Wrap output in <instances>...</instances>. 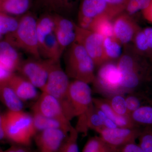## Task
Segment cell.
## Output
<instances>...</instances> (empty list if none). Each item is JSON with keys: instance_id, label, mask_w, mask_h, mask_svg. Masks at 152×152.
<instances>
[{"instance_id": "13", "label": "cell", "mask_w": 152, "mask_h": 152, "mask_svg": "<svg viewBox=\"0 0 152 152\" xmlns=\"http://www.w3.org/2000/svg\"><path fill=\"white\" fill-rule=\"evenodd\" d=\"M54 32L62 54L76 39L75 23L60 14H53Z\"/></svg>"}, {"instance_id": "11", "label": "cell", "mask_w": 152, "mask_h": 152, "mask_svg": "<svg viewBox=\"0 0 152 152\" xmlns=\"http://www.w3.org/2000/svg\"><path fill=\"white\" fill-rule=\"evenodd\" d=\"M33 113L41 114L44 116L56 120L64 126L69 132L73 127L63 111L62 108L56 98L47 93L42 92L33 106Z\"/></svg>"}, {"instance_id": "6", "label": "cell", "mask_w": 152, "mask_h": 152, "mask_svg": "<svg viewBox=\"0 0 152 152\" xmlns=\"http://www.w3.org/2000/svg\"><path fill=\"white\" fill-rule=\"evenodd\" d=\"M37 33L41 58L60 60L62 54L54 32L53 14H45L37 19Z\"/></svg>"}, {"instance_id": "26", "label": "cell", "mask_w": 152, "mask_h": 152, "mask_svg": "<svg viewBox=\"0 0 152 152\" xmlns=\"http://www.w3.org/2000/svg\"><path fill=\"white\" fill-rule=\"evenodd\" d=\"M127 107L130 114L150 102L144 91L132 92L124 95Z\"/></svg>"}, {"instance_id": "20", "label": "cell", "mask_w": 152, "mask_h": 152, "mask_svg": "<svg viewBox=\"0 0 152 152\" xmlns=\"http://www.w3.org/2000/svg\"><path fill=\"white\" fill-rule=\"evenodd\" d=\"M32 0H0V12L10 15L22 16L28 12Z\"/></svg>"}, {"instance_id": "16", "label": "cell", "mask_w": 152, "mask_h": 152, "mask_svg": "<svg viewBox=\"0 0 152 152\" xmlns=\"http://www.w3.org/2000/svg\"><path fill=\"white\" fill-rule=\"evenodd\" d=\"M78 15L92 18L106 15L113 19L118 16L113 9L103 0H83Z\"/></svg>"}, {"instance_id": "17", "label": "cell", "mask_w": 152, "mask_h": 152, "mask_svg": "<svg viewBox=\"0 0 152 152\" xmlns=\"http://www.w3.org/2000/svg\"><path fill=\"white\" fill-rule=\"evenodd\" d=\"M7 83L23 102L38 97L37 88L20 75L13 74Z\"/></svg>"}, {"instance_id": "15", "label": "cell", "mask_w": 152, "mask_h": 152, "mask_svg": "<svg viewBox=\"0 0 152 152\" xmlns=\"http://www.w3.org/2000/svg\"><path fill=\"white\" fill-rule=\"evenodd\" d=\"M117 17L113 22L114 37L122 45L127 46L133 42L140 28L127 14H122Z\"/></svg>"}, {"instance_id": "27", "label": "cell", "mask_w": 152, "mask_h": 152, "mask_svg": "<svg viewBox=\"0 0 152 152\" xmlns=\"http://www.w3.org/2000/svg\"><path fill=\"white\" fill-rule=\"evenodd\" d=\"M19 18L0 12V33L8 34L15 31L19 24Z\"/></svg>"}, {"instance_id": "39", "label": "cell", "mask_w": 152, "mask_h": 152, "mask_svg": "<svg viewBox=\"0 0 152 152\" xmlns=\"http://www.w3.org/2000/svg\"><path fill=\"white\" fill-rule=\"evenodd\" d=\"M54 1V0H36V4L39 7L51 11Z\"/></svg>"}, {"instance_id": "7", "label": "cell", "mask_w": 152, "mask_h": 152, "mask_svg": "<svg viewBox=\"0 0 152 152\" xmlns=\"http://www.w3.org/2000/svg\"><path fill=\"white\" fill-rule=\"evenodd\" d=\"M121 81V75L117 62L108 61L99 67L92 83L96 92L108 99L115 95H125Z\"/></svg>"}, {"instance_id": "21", "label": "cell", "mask_w": 152, "mask_h": 152, "mask_svg": "<svg viewBox=\"0 0 152 152\" xmlns=\"http://www.w3.org/2000/svg\"><path fill=\"white\" fill-rule=\"evenodd\" d=\"M0 101L12 111H23V102L7 83L0 85Z\"/></svg>"}, {"instance_id": "43", "label": "cell", "mask_w": 152, "mask_h": 152, "mask_svg": "<svg viewBox=\"0 0 152 152\" xmlns=\"http://www.w3.org/2000/svg\"><path fill=\"white\" fill-rule=\"evenodd\" d=\"M144 91L150 100L152 102V79L147 85Z\"/></svg>"}, {"instance_id": "23", "label": "cell", "mask_w": 152, "mask_h": 152, "mask_svg": "<svg viewBox=\"0 0 152 152\" xmlns=\"http://www.w3.org/2000/svg\"><path fill=\"white\" fill-rule=\"evenodd\" d=\"M112 19L107 15H104L95 18L93 22L91 31L103 37H114L113 26Z\"/></svg>"}, {"instance_id": "19", "label": "cell", "mask_w": 152, "mask_h": 152, "mask_svg": "<svg viewBox=\"0 0 152 152\" xmlns=\"http://www.w3.org/2000/svg\"><path fill=\"white\" fill-rule=\"evenodd\" d=\"M93 103L97 108L101 110L120 127H133L135 126L130 118L120 115L114 111L105 98H93Z\"/></svg>"}, {"instance_id": "28", "label": "cell", "mask_w": 152, "mask_h": 152, "mask_svg": "<svg viewBox=\"0 0 152 152\" xmlns=\"http://www.w3.org/2000/svg\"><path fill=\"white\" fill-rule=\"evenodd\" d=\"M106 99L112 108L117 114L122 116L130 118V114L127 107L124 95H115Z\"/></svg>"}, {"instance_id": "44", "label": "cell", "mask_w": 152, "mask_h": 152, "mask_svg": "<svg viewBox=\"0 0 152 152\" xmlns=\"http://www.w3.org/2000/svg\"><path fill=\"white\" fill-rule=\"evenodd\" d=\"M0 152H5V151H3V150L1 149V148H0Z\"/></svg>"}, {"instance_id": "12", "label": "cell", "mask_w": 152, "mask_h": 152, "mask_svg": "<svg viewBox=\"0 0 152 152\" xmlns=\"http://www.w3.org/2000/svg\"><path fill=\"white\" fill-rule=\"evenodd\" d=\"M142 128L120 127L114 129L105 127L98 131L99 137L107 145L113 148H119L126 144L135 142L138 138Z\"/></svg>"}, {"instance_id": "34", "label": "cell", "mask_w": 152, "mask_h": 152, "mask_svg": "<svg viewBox=\"0 0 152 152\" xmlns=\"http://www.w3.org/2000/svg\"><path fill=\"white\" fill-rule=\"evenodd\" d=\"M118 14V15L124 10L129 0H103Z\"/></svg>"}, {"instance_id": "25", "label": "cell", "mask_w": 152, "mask_h": 152, "mask_svg": "<svg viewBox=\"0 0 152 152\" xmlns=\"http://www.w3.org/2000/svg\"><path fill=\"white\" fill-rule=\"evenodd\" d=\"M34 126L37 133L50 129H61L69 133L61 124L56 120L50 118L37 113H33Z\"/></svg>"}, {"instance_id": "33", "label": "cell", "mask_w": 152, "mask_h": 152, "mask_svg": "<svg viewBox=\"0 0 152 152\" xmlns=\"http://www.w3.org/2000/svg\"><path fill=\"white\" fill-rule=\"evenodd\" d=\"M77 0H54L52 10L58 13L70 11L73 7Z\"/></svg>"}, {"instance_id": "29", "label": "cell", "mask_w": 152, "mask_h": 152, "mask_svg": "<svg viewBox=\"0 0 152 152\" xmlns=\"http://www.w3.org/2000/svg\"><path fill=\"white\" fill-rule=\"evenodd\" d=\"M113 148L99 137H94L88 140L82 152H111Z\"/></svg>"}, {"instance_id": "3", "label": "cell", "mask_w": 152, "mask_h": 152, "mask_svg": "<svg viewBox=\"0 0 152 152\" xmlns=\"http://www.w3.org/2000/svg\"><path fill=\"white\" fill-rule=\"evenodd\" d=\"M65 72L69 78L89 84L94 79V63L85 49L73 43L65 50Z\"/></svg>"}, {"instance_id": "45", "label": "cell", "mask_w": 152, "mask_h": 152, "mask_svg": "<svg viewBox=\"0 0 152 152\" xmlns=\"http://www.w3.org/2000/svg\"><path fill=\"white\" fill-rule=\"evenodd\" d=\"M2 35L0 33V39H1V38L2 37Z\"/></svg>"}, {"instance_id": "42", "label": "cell", "mask_w": 152, "mask_h": 152, "mask_svg": "<svg viewBox=\"0 0 152 152\" xmlns=\"http://www.w3.org/2000/svg\"><path fill=\"white\" fill-rule=\"evenodd\" d=\"M143 15L146 20L152 23V0L146 8L142 11Z\"/></svg>"}, {"instance_id": "9", "label": "cell", "mask_w": 152, "mask_h": 152, "mask_svg": "<svg viewBox=\"0 0 152 152\" xmlns=\"http://www.w3.org/2000/svg\"><path fill=\"white\" fill-rule=\"evenodd\" d=\"M50 61L30 58L22 61L17 70L20 75L42 91L48 80Z\"/></svg>"}, {"instance_id": "36", "label": "cell", "mask_w": 152, "mask_h": 152, "mask_svg": "<svg viewBox=\"0 0 152 152\" xmlns=\"http://www.w3.org/2000/svg\"><path fill=\"white\" fill-rule=\"evenodd\" d=\"M142 31L148 54L152 55V28H145Z\"/></svg>"}, {"instance_id": "31", "label": "cell", "mask_w": 152, "mask_h": 152, "mask_svg": "<svg viewBox=\"0 0 152 152\" xmlns=\"http://www.w3.org/2000/svg\"><path fill=\"white\" fill-rule=\"evenodd\" d=\"M138 139L143 152H152V127L142 128Z\"/></svg>"}, {"instance_id": "40", "label": "cell", "mask_w": 152, "mask_h": 152, "mask_svg": "<svg viewBox=\"0 0 152 152\" xmlns=\"http://www.w3.org/2000/svg\"><path fill=\"white\" fill-rule=\"evenodd\" d=\"M7 139L4 125V114L0 111V141Z\"/></svg>"}, {"instance_id": "41", "label": "cell", "mask_w": 152, "mask_h": 152, "mask_svg": "<svg viewBox=\"0 0 152 152\" xmlns=\"http://www.w3.org/2000/svg\"><path fill=\"white\" fill-rule=\"evenodd\" d=\"M5 152H31L26 146L17 145L12 146Z\"/></svg>"}, {"instance_id": "2", "label": "cell", "mask_w": 152, "mask_h": 152, "mask_svg": "<svg viewBox=\"0 0 152 152\" xmlns=\"http://www.w3.org/2000/svg\"><path fill=\"white\" fill-rule=\"evenodd\" d=\"M37 20L34 14L28 12L21 16L16 29L6 35L5 40L32 58L41 59L38 48Z\"/></svg>"}, {"instance_id": "32", "label": "cell", "mask_w": 152, "mask_h": 152, "mask_svg": "<svg viewBox=\"0 0 152 152\" xmlns=\"http://www.w3.org/2000/svg\"><path fill=\"white\" fill-rule=\"evenodd\" d=\"M151 0H129L124 10L125 13L132 16L143 11L149 4Z\"/></svg>"}, {"instance_id": "10", "label": "cell", "mask_w": 152, "mask_h": 152, "mask_svg": "<svg viewBox=\"0 0 152 152\" xmlns=\"http://www.w3.org/2000/svg\"><path fill=\"white\" fill-rule=\"evenodd\" d=\"M89 84L75 80L71 82L69 97L74 118L83 116L94 106Z\"/></svg>"}, {"instance_id": "35", "label": "cell", "mask_w": 152, "mask_h": 152, "mask_svg": "<svg viewBox=\"0 0 152 152\" xmlns=\"http://www.w3.org/2000/svg\"><path fill=\"white\" fill-rule=\"evenodd\" d=\"M111 152H143L138 144L135 142L129 143L120 147L113 148Z\"/></svg>"}, {"instance_id": "38", "label": "cell", "mask_w": 152, "mask_h": 152, "mask_svg": "<svg viewBox=\"0 0 152 152\" xmlns=\"http://www.w3.org/2000/svg\"><path fill=\"white\" fill-rule=\"evenodd\" d=\"M96 109L97 112L103 123L104 126L105 127L108 128V129H114V128H117L118 127L107 116L104 112L97 108L96 107Z\"/></svg>"}, {"instance_id": "22", "label": "cell", "mask_w": 152, "mask_h": 152, "mask_svg": "<svg viewBox=\"0 0 152 152\" xmlns=\"http://www.w3.org/2000/svg\"><path fill=\"white\" fill-rule=\"evenodd\" d=\"M130 118L135 126L139 127H152V102L150 101L133 112Z\"/></svg>"}, {"instance_id": "5", "label": "cell", "mask_w": 152, "mask_h": 152, "mask_svg": "<svg viewBox=\"0 0 152 152\" xmlns=\"http://www.w3.org/2000/svg\"><path fill=\"white\" fill-rule=\"evenodd\" d=\"M4 125L7 139L17 145H29L37 134L32 115L23 111L7 112Z\"/></svg>"}, {"instance_id": "1", "label": "cell", "mask_w": 152, "mask_h": 152, "mask_svg": "<svg viewBox=\"0 0 152 152\" xmlns=\"http://www.w3.org/2000/svg\"><path fill=\"white\" fill-rule=\"evenodd\" d=\"M117 62L121 75V86L124 94L143 91L152 78L151 66L139 58L138 54L129 45Z\"/></svg>"}, {"instance_id": "24", "label": "cell", "mask_w": 152, "mask_h": 152, "mask_svg": "<svg viewBox=\"0 0 152 152\" xmlns=\"http://www.w3.org/2000/svg\"><path fill=\"white\" fill-rule=\"evenodd\" d=\"M121 45L114 37L104 38V52L108 61H118L122 55Z\"/></svg>"}, {"instance_id": "4", "label": "cell", "mask_w": 152, "mask_h": 152, "mask_svg": "<svg viewBox=\"0 0 152 152\" xmlns=\"http://www.w3.org/2000/svg\"><path fill=\"white\" fill-rule=\"evenodd\" d=\"M70 82L69 77L61 67L60 60H51L48 80L42 92L50 95L58 101L70 121L74 118L69 97Z\"/></svg>"}, {"instance_id": "30", "label": "cell", "mask_w": 152, "mask_h": 152, "mask_svg": "<svg viewBox=\"0 0 152 152\" xmlns=\"http://www.w3.org/2000/svg\"><path fill=\"white\" fill-rule=\"evenodd\" d=\"M78 132L73 127L61 147L59 152H79L77 140Z\"/></svg>"}, {"instance_id": "8", "label": "cell", "mask_w": 152, "mask_h": 152, "mask_svg": "<svg viewBox=\"0 0 152 152\" xmlns=\"http://www.w3.org/2000/svg\"><path fill=\"white\" fill-rule=\"evenodd\" d=\"M75 42L82 46L94 63L95 66L99 67L108 62L104 52V37L90 30L84 29L76 25Z\"/></svg>"}, {"instance_id": "37", "label": "cell", "mask_w": 152, "mask_h": 152, "mask_svg": "<svg viewBox=\"0 0 152 152\" xmlns=\"http://www.w3.org/2000/svg\"><path fill=\"white\" fill-rule=\"evenodd\" d=\"M13 74L0 62V85L7 83Z\"/></svg>"}, {"instance_id": "46", "label": "cell", "mask_w": 152, "mask_h": 152, "mask_svg": "<svg viewBox=\"0 0 152 152\" xmlns=\"http://www.w3.org/2000/svg\"><path fill=\"white\" fill-rule=\"evenodd\" d=\"M151 68L152 71V65L151 66Z\"/></svg>"}, {"instance_id": "18", "label": "cell", "mask_w": 152, "mask_h": 152, "mask_svg": "<svg viewBox=\"0 0 152 152\" xmlns=\"http://www.w3.org/2000/svg\"><path fill=\"white\" fill-rule=\"evenodd\" d=\"M22 60L16 49L6 40L0 41V62L13 72Z\"/></svg>"}, {"instance_id": "14", "label": "cell", "mask_w": 152, "mask_h": 152, "mask_svg": "<svg viewBox=\"0 0 152 152\" xmlns=\"http://www.w3.org/2000/svg\"><path fill=\"white\" fill-rule=\"evenodd\" d=\"M68 134L61 129H50L38 132L35 137L38 152H59Z\"/></svg>"}]
</instances>
